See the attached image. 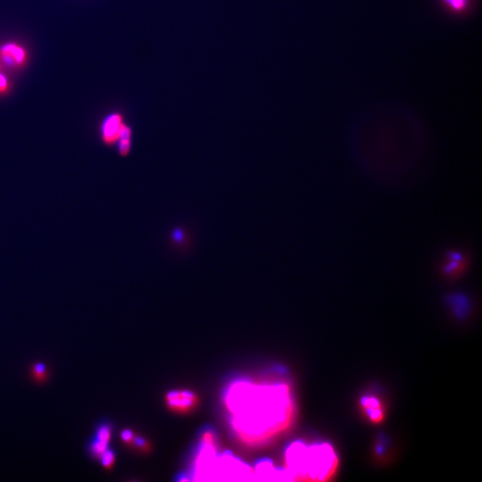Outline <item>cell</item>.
Wrapping results in <instances>:
<instances>
[{"mask_svg":"<svg viewBox=\"0 0 482 482\" xmlns=\"http://www.w3.org/2000/svg\"><path fill=\"white\" fill-rule=\"evenodd\" d=\"M232 425L241 437L262 440L283 430L291 420L292 402L283 384L254 385L237 381L226 393Z\"/></svg>","mask_w":482,"mask_h":482,"instance_id":"cell-1","label":"cell"},{"mask_svg":"<svg viewBox=\"0 0 482 482\" xmlns=\"http://www.w3.org/2000/svg\"><path fill=\"white\" fill-rule=\"evenodd\" d=\"M286 462L294 481H324L332 476L338 458L329 444L307 446L297 441L287 449Z\"/></svg>","mask_w":482,"mask_h":482,"instance_id":"cell-2","label":"cell"},{"mask_svg":"<svg viewBox=\"0 0 482 482\" xmlns=\"http://www.w3.org/2000/svg\"><path fill=\"white\" fill-rule=\"evenodd\" d=\"M256 481L253 469L232 453L217 455L206 481Z\"/></svg>","mask_w":482,"mask_h":482,"instance_id":"cell-3","label":"cell"},{"mask_svg":"<svg viewBox=\"0 0 482 482\" xmlns=\"http://www.w3.org/2000/svg\"><path fill=\"white\" fill-rule=\"evenodd\" d=\"M440 270L446 278L456 279L468 270L471 256L468 251L462 248H449L441 255Z\"/></svg>","mask_w":482,"mask_h":482,"instance_id":"cell-4","label":"cell"},{"mask_svg":"<svg viewBox=\"0 0 482 482\" xmlns=\"http://www.w3.org/2000/svg\"><path fill=\"white\" fill-rule=\"evenodd\" d=\"M112 437V425L106 421L97 424L95 433L87 444V452L91 458L99 460L104 451L109 447Z\"/></svg>","mask_w":482,"mask_h":482,"instance_id":"cell-5","label":"cell"},{"mask_svg":"<svg viewBox=\"0 0 482 482\" xmlns=\"http://www.w3.org/2000/svg\"><path fill=\"white\" fill-rule=\"evenodd\" d=\"M126 125L119 113H112L105 119L102 125V138L106 144H113L118 141Z\"/></svg>","mask_w":482,"mask_h":482,"instance_id":"cell-6","label":"cell"},{"mask_svg":"<svg viewBox=\"0 0 482 482\" xmlns=\"http://www.w3.org/2000/svg\"><path fill=\"white\" fill-rule=\"evenodd\" d=\"M167 401L170 408L176 409V410H188L196 401V396L188 390H172L167 395Z\"/></svg>","mask_w":482,"mask_h":482,"instance_id":"cell-7","label":"cell"},{"mask_svg":"<svg viewBox=\"0 0 482 482\" xmlns=\"http://www.w3.org/2000/svg\"><path fill=\"white\" fill-rule=\"evenodd\" d=\"M1 53L5 61L9 65L21 64L25 56L24 49L15 44L3 46Z\"/></svg>","mask_w":482,"mask_h":482,"instance_id":"cell-8","label":"cell"},{"mask_svg":"<svg viewBox=\"0 0 482 482\" xmlns=\"http://www.w3.org/2000/svg\"><path fill=\"white\" fill-rule=\"evenodd\" d=\"M30 374L34 383H45L49 379V371L48 365L43 362L38 361L31 365Z\"/></svg>","mask_w":482,"mask_h":482,"instance_id":"cell-9","label":"cell"},{"mask_svg":"<svg viewBox=\"0 0 482 482\" xmlns=\"http://www.w3.org/2000/svg\"><path fill=\"white\" fill-rule=\"evenodd\" d=\"M440 1L446 6L447 10L456 15H461L467 11L471 4V0H440Z\"/></svg>","mask_w":482,"mask_h":482,"instance_id":"cell-10","label":"cell"},{"mask_svg":"<svg viewBox=\"0 0 482 482\" xmlns=\"http://www.w3.org/2000/svg\"><path fill=\"white\" fill-rule=\"evenodd\" d=\"M131 130L128 126H126L124 130L122 131L121 136L119 138V152L121 155H127L131 150Z\"/></svg>","mask_w":482,"mask_h":482,"instance_id":"cell-11","label":"cell"},{"mask_svg":"<svg viewBox=\"0 0 482 482\" xmlns=\"http://www.w3.org/2000/svg\"><path fill=\"white\" fill-rule=\"evenodd\" d=\"M99 461L105 469H110L112 467L115 462V452L111 447H107V449L104 451L102 456H100Z\"/></svg>","mask_w":482,"mask_h":482,"instance_id":"cell-12","label":"cell"},{"mask_svg":"<svg viewBox=\"0 0 482 482\" xmlns=\"http://www.w3.org/2000/svg\"><path fill=\"white\" fill-rule=\"evenodd\" d=\"M362 404L364 406L365 409L369 408H380V403L378 400L373 396H367L362 399Z\"/></svg>","mask_w":482,"mask_h":482,"instance_id":"cell-13","label":"cell"},{"mask_svg":"<svg viewBox=\"0 0 482 482\" xmlns=\"http://www.w3.org/2000/svg\"><path fill=\"white\" fill-rule=\"evenodd\" d=\"M134 437V433H132L131 430H124L121 433V439L124 440V442H131Z\"/></svg>","mask_w":482,"mask_h":482,"instance_id":"cell-14","label":"cell"},{"mask_svg":"<svg viewBox=\"0 0 482 482\" xmlns=\"http://www.w3.org/2000/svg\"><path fill=\"white\" fill-rule=\"evenodd\" d=\"M132 442H134L135 446H137L138 447H146L147 446V441L143 439V437H134V439H132Z\"/></svg>","mask_w":482,"mask_h":482,"instance_id":"cell-15","label":"cell"},{"mask_svg":"<svg viewBox=\"0 0 482 482\" xmlns=\"http://www.w3.org/2000/svg\"><path fill=\"white\" fill-rule=\"evenodd\" d=\"M6 79L5 77H3L2 74H0V90H5L6 88Z\"/></svg>","mask_w":482,"mask_h":482,"instance_id":"cell-16","label":"cell"}]
</instances>
